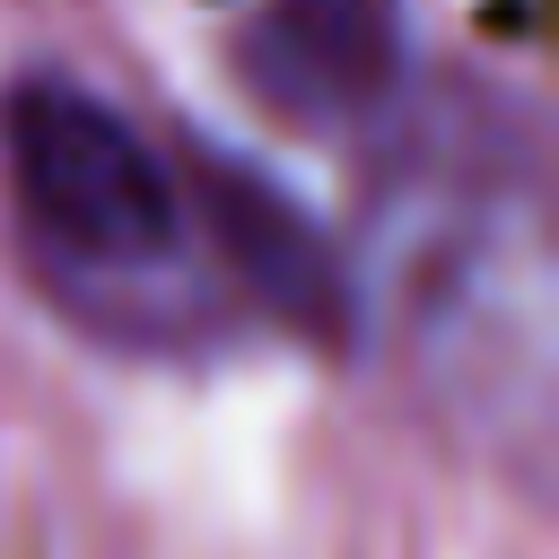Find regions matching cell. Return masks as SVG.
Returning a JSON list of instances; mask_svg holds the SVG:
<instances>
[{"mask_svg": "<svg viewBox=\"0 0 559 559\" xmlns=\"http://www.w3.org/2000/svg\"><path fill=\"white\" fill-rule=\"evenodd\" d=\"M0 166L35 262L70 288H157V271H175L192 201L105 96L61 79L9 87Z\"/></svg>", "mask_w": 559, "mask_h": 559, "instance_id": "cell-1", "label": "cell"}, {"mask_svg": "<svg viewBox=\"0 0 559 559\" xmlns=\"http://www.w3.org/2000/svg\"><path fill=\"white\" fill-rule=\"evenodd\" d=\"M201 210H210L218 262L236 271V288H245L262 314H280V323L306 332V341H341V323H349L341 253H332V236H323L280 183H262V175L236 166V157H201Z\"/></svg>", "mask_w": 559, "mask_h": 559, "instance_id": "cell-2", "label": "cell"}, {"mask_svg": "<svg viewBox=\"0 0 559 559\" xmlns=\"http://www.w3.org/2000/svg\"><path fill=\"white\" fill-rule=\"evenodd\" d=\"M402 26L384 0H271L245 35V87L288 122H349L393 87Z\"/></svg>", "mask_w": 559, "mask_h": 559, "instance_id": "cell-3", "label": "cell"}]
</instances>
